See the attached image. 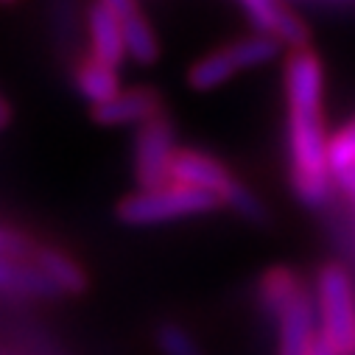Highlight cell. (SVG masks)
<instances>
[{
  "instance_id": "cell-13",
  "label": "cell",
  "mask_w": 355,
  "mask_h": 355,
  "mask_svg": "<svg viewBox=\"0 0 355 355\" xmlns=\"http://www.w3.org/2000/svg\"><path fill=\"white\" fill-rule=\"evenodd\" d=\"M31 263L45 275V280L59 294H84L87 275H84V269L70 254H64L59 249H51V246H40L37 254L31 257Z\"/></svg>"
},
{
  "instance_id": "cell-10",
  "label": "cell",
  "mask_w": 355,
  "mask_h": 355,
  "mask_svg": "<svg viewBox=\"0 0 355 355\" xmlns=\"http://www.w3.org/2000/svg\"><path fill=\"white\" fill-rule=\"evenodd\" d=\"M73 84H76V93L93 110L110 104L112 98H118L123 93L118 70L104 64V62H98V59H93V56L78 62V67L73 73Z\"/></svg>"
},
{
  "instance_id": "cell-8",
  "label": "cell",
  "mask_w": 355,
  "mask_h": 355,
  "mask_svg": "<svg viewBox=\"0 0 355 355\" xmlns=\"http://www.w3.org/2000/svg\"><path fill=\"white\" fill-rule=\"evenodd\" d=\"M159 115H165V104L154 87H129L110 104L93 110V121L101 126H143Z\"/></svg>"
},
{
  "instance_id": "cell-2",
  "label": "cell",
  "mask_w": 355,
  "mask_h": 355,
  "mask_svg": "<svg viewBox=\"0 0 355 355\" xmlns=\"http://www.w3.org/2000/svg\"><path fill=\"white\" fill-rule=\"evenodd\" d=\"M171 182L218 199L221 207H230L232 213H238L241 218H246L252 224H263L269 218L266 205L257 199V193L252 188H246L241 180H235L230 168L207 151H199V148L176 151L173 165H171Z\"/></svg>"
},
{
  "instance_id": "cell-14",
  "label": "cell",
  "mask_w": 355,
  "mask_h": 355,
  "mask_svg": "<svg viewBox=\"0 0 355 355\" xmlns=\"http://www.w3.org/2000/svg\"><path fill=\"white\" fill-rule=\"evenodd\" d=\"M121 31H123V45H126V56L135 64H154L159 59V40L151 28V23L146 20V15L140 12V6H132L129 12H123L118 17Z\"/></svg>"
},
{
  "instance_id": "cell-20",
  "label": "cell",
  "mask_w": 355,
  "mask_h": 355,
  "mask_svg": "<svg viewBox=\"0 0 355 355\" xmlns=\"http://www.w3.org/2000/svg\"><path fill=\"white\" fill-rule=\"evenodd\" d=\"M336 185L355 202V168L352 171H347V173H341V176H336Z\"/></svg>"
},
{
  "instance_id": "cell-4",
  "label": "cell",
  "mask_w": 355,
  "mask_h": 355,
  "mask_svg": "<svg viewBox=\"0 0 355 355\" xmlns=\"http://www.w3.org/2000/svg\"><path fill=\"white\" fill-rule=\"evenodd\" d=\"M218 199L185 188V185H162V188H151V191H135L129 196H123L115 207L118 221L129 224V227H146V224H162V221H173V218H185V216H202V213H213L218 210Z\"/></svg>"
},
{
  "instance_id": "cell-19",
  "label": "cell",
  "mask_w": 355,
  "mask_h": 355,
  "mask_svg": "<svg viewBox=\"0 0 355 355\" xmlns=\"http://www.w3.org/2000/svg\"><path fill=\"white\" fill-rule=\"evenodd\" d=\"M40 243H34L31 238L12 232L6 227H0V257H15V260H31L37 254Z\"/></svg>"
},
{
  "instance_id": "cell-22",
  "label": "cell",
  "mask_w": 355,
  "mask_h": 355,
  "mask_svg": "<svg viewBox=\"0 0 355 355\" xmlns=\"http://www.w3.org/2000/svg\"><path fill=\"white\" fill-rule=\"evenodd\" d=\"M9 121H12V110H9V104L3 98H0V129H6Z\"/></svg>"
},
{
  "instance_id": "cell-15",
  "label": "cell",
  "mask_w": 355,
  "mask_h": 355,
  "mask_svg": "<svg viewBox=\"0 0 355 355\" xmlns=\"http://www.w3.org/2000/svg\"><path fill=\"white\" fill-rule=\"evenodd\" d=\"M241 70L235 67L230 51L218 48V51H210V53L199 56L196 62H191V67L185 70V84L193 93H210V90H216V87L227 84Z\"/></svg>"
},
{
  "instance_id": "cell-3",
  "label": "cell",
  "mask_w": 355,
  "mask_h": 355,
  "mask_svg": "<svg viewBox=\"0 0 355 355\" xmlns=\"http://www.w3.org/2000/svg\"><path fill=\"white\" fill-rule=\"evenodd\" d=\"M319 336L336 355H355V291L344 266L324 263L316 275Z\"/></svg>"
},
{
  "instance_id": "cell-21",
  "label": "cell",
  "mask_w": 355,
  "mask_h": 355,
  "mask_svg": "<svg viewBox=\"0 0 355 355\" xmlns=\"http://www.w3.org/2000/svg\"><path fill=\"white\" fill-rule=\"evenodd\" d=\"M311 355H336V352H333V347L319 336V338L313 341V347H311Z\"/></svg>"
},
{
  "instance_id": "cell-5",
  "label": "cell",
  "mask_w": 355,
  "mask_h": 355,
  "mask_svg": "<svg viewBox=\"0 0 355 355\" xmlns=\"http://www.w3.org/2000/svg\"><path fill=\"white\" fill-rule=\"evenodd\" d=\"M180 151L176 146V126L168 115H159L143 126H137L135 148H132V171L137 191H151L171 185V165Z\"/></svg>"
},
{
  "instance_id": "cell-11",
  "label": "cell",
  "mask_w": 355,
  "mask_h": 355,
  "mask_svg": "<svg viewBox=\"0 0 355 355\" xmlns=\"http://www.w3.org/2000/svg\"><path fill=\"white\" fill-rule=\"evenodd\" d=\"M0 294L34 297V300L62 297L31 260H15V257H0Z\"/></svg>"
},
{
  "instance_id": "cell-1",
  "label": "cell",
  "mask_w": 355,
  "mask_h": 355,
  "mask_svg": "<svg viewBox=\"0 0 355 355\" xmlns=\"http://www.w3.org/2000/svg\"><path fill=\"white\" fill-rule=\"evenodd\" d=\"M283 93L288 110L291 191L305 207H324L333 196V171L327 162L324 129V67L311 51H288L283 64Z\"/></svg>"
},
{
  "instance_id": "cell-17",
  "label": "cell",
  "mask_w": 355,
  "mask_h": 355,
  "mask_svg": "<svg viewBox=\"0 0 355 355\" xmlns=\"http://www.w3.org/2000/svg\"><path fill=\"white\" fill-rule=\"evenodd\" d=\"M154 344L162 355H205L199 341L176 322H162L154 330Z\"/></svg>"
},
{
  "instance_id": "cell-7",
  "label": "cell",
  "mask_w": 355,
  "mask_h": 355,
  "mask_svg": "<svg viewBox=\"0 0 355 355\" xmlns=\"http://www.w3.org/2000/svg\"><path fill=\"white\" fill-rule=\"evenodd\" d=\"M319 313L316 297L305 288L280 316H277V355H311L313 341L319 338Z\"/></svg>"
},
{
  "instance_id": "cell-18",
  "label": "cell",
  "mask_w": 355,
  "mask_h": 355,
  "mask_svg": "<svg viewBox=\"0 0 355 355\" xmlns=\"http://www.w3.org/2000/svg\"><path fill=\"white\" fill-rule=\"evenodd\" d=\"M327 162H330V171H333V180L355 168V118L349 123H344L336 135H330Z\"/></svg>"
},
{
  "instance_id": "cell-16",
  "label": "cell",
  "mask_w": 355,
  "mask_h": 355,
  "mask_svg": "<svg viewBox=\"0 0 355 355\" xmlns=\"http://www.w3.org/2000/svg\"><path fill=\"white\" fill-rule=\"evenodd\" d=\"M235 62V67L243 73V70H252V67H260V64H269L275 62L286 48L272 40V37H263V34H249V37H241V40H232L230 45H224Z\"/></svg>"
},
{
  "instance_id": "cell-12",
  "label": "cell",
  "mask_w": 355,
  "mask_h": 355,
  "mask_svg": "<svg viewBox=\"0 0 355 355\" xmlns=\"http://www.w3.org/2000/svg\"><path fill=\"white\" fill-rule=\"evenodd\" d=\"M305 291L302 280L286 269V266H272L269 272H263L257 280V302L260 311L269 316L272 322H277V316Z\"/></svg>"
},
{
  "instance_id": "cell-23",
  "label": "cell",
  "mask_w": 355,
  "mask_h": 355,
  "mask_svg": "<svg viewBox=\"0 0 355 355\" xmlns=\"http://www.w3.org/2000/svg\"><path fill=\"white\" fill-rule=\"evenodd\" d=\"M0 3H15V0H0Z\"/></svg>"
},
{
  "instance_id": "cell-6",
  "label": "cell",
  "mask_w": 355,
  "mask_h": 355,
  "mask_svg": "<svg viewBox=\"0 0 355 355\" xmlns=\"http://www.w3.org/2000/svg\"><path fill=\"white\" fill-rule=\"evenodd\" d=\"M249 17L254 34L272 37L288 51L311 48V28L305 20L286 6V0H235Z\"/></svg>"
},
{
  "instance_id": "cell-9",
  "label": "cell",
  "mask_w": 355,
  "mask_h": 355,
  "mask_svg": "<svg viewBox=\"0 0 355 355\" xmlns=\"http://www.w3.org/2000/svg\"><path fill=\"white\" fill-rule=\"evenodd\" d=\"M87 31H90V48H93V59L110 64V67H121L129 56H126V45H123V31L121 23L112 12H107L104 6L93 3L87 12Z\"/></svg>"
}]
</instances>
